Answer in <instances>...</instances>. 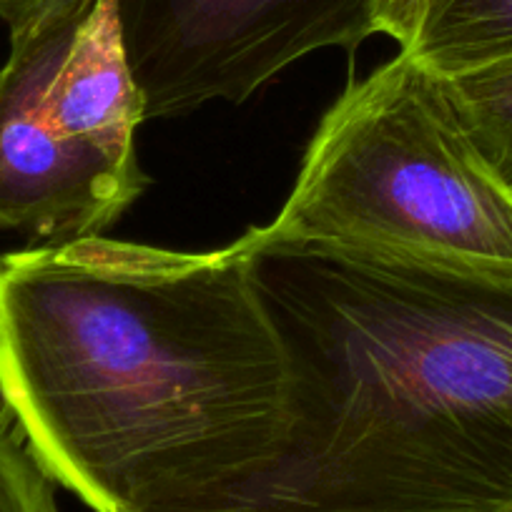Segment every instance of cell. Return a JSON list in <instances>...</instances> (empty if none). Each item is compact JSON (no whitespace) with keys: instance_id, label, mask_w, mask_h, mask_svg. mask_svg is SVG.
<instances>
[{"instance_id":"5","label":"cell","mask_w":512,"mask_h":512,"mask_svg":"<svg viewBox=\"0 0 512 512\" xmlns=\"http://www.w3.org/2000/svg\"><path fill=\"white\" fill-rule=\"evenodd\" d=\"M146 118L241 103L322 48L379 33V0H116Z\"/></svg>"},{"instance_id":"1","label":"cell","mask_w":512,"mask_h":512,"mask_svg":"<svg viewBox=\"0 0 512 512\" xmlns=\"http://www.w3.org/2000/svg\"><path fill=\"white\" fill-rule=\"evenodd\" d=\"M0 410L93 512H259L289 374L241 239L0 256Z\"/></svg>"},{"instance_id":"4","label":"cell","mask_w":512,"mask_h":512,"mask_svg":"<svg viewBox=\"0 0 512 512\" xmlns=\"http://www.w3.org/2000/svg\"><path fill=\"white\" fill-rule=\"evenodd\" d=\"M141 121L116 0L11 38L0 66V229L48 244L111 229L149 186Z\"/></svg>"},{"instance_id":"9","label":"cell","mask_w":512,"mask_h":512,"mask_svg":"<svg viewBox=\"0 0 512 512\" xmlns=\"http://www.w3.org/2000/svg\"><path fill=\"white\" fill-rule=\"evenodd\" d=\"M93 6L96 0H0V21L16 38L81 18Z\"/></svg>"},{"instance_id":"7","label":"cell","mask_w":512,"mask_h":512,"mask_svg":"<svg viewBox=\"0 0 512 512\" xmlns=\"http://www.w3.org/2000/svg\"><path fill=\"white\" fill-rule=\"evenodd\" d=\"M445 83L480 154L512 189V56L445 78Z\"/></svg>"},{"instance_id":"8","label":"cell","mask_w":512,"mask_h":512,"mask_svg":"<svg viewBox=\"0 0 512 512\" xmlns=\"http://www.w3.org/2000/svg\"><path fill=\"white\" fill-rule=\"evenodd\" d=\"M0 512H61L56 482L0 410Z\"/></svg>"},{"instance_id":"6","label":"cell","mask_w":512,"mask_h":512,"mask_svg":"<svg viewBox=\"0 0 512 512\" xmlns=\"http://www.w3.org/2000/svg\"><path fill=\"white\" fill-rule=\"evenodd\" d=\"M405 51L445 78L512 56V0H425Z\"/></svg>"},{"instance_id":"2","label":"cell","mask_w":512,"mask_h":512,"mask_svg":"<svg viewBox=\"0 0 512 512\" xmlns=\"http://www.w3.org/2000/svg\"><path fill=\"white\" fill-rule=\"evenodd\" d=\"M289 374L259 512L512 505V264L239 236Z\"/></svg>"},{"instance_id":"11","label":"cell","mask_w":512,"mask_h":512,"mask_svg":"<svg viewBox=\"0 0 512 512\" xmlns=\"http://www.w3.org/2000/svg\"><path fill=\"white\" fill-rule=\"evenodd\" d=\"M502 512H512V505H507V507H505V510H502Z\"/></svg>"},{"instance_id":"3","label":"cell","mask_w":512,"mask_h":512,"mask_svg":"<svg viewBox=\"0 0 512 512\" xmlns=\"http://www.w3.org/2000/svg\"><path fill=\"white\" fill-rule=\"evenodd\" d=\"M274 234L512 264V189L440 73L400 48L324 113Z\"/></svg>"},{"instance_id":"10","label":"cell","mask_w":512,"mask_h":512,"mask_svg":"<svg viewBox=\"0 0 512 512\" xmlns=\"http://www.w3.org/2000/svg\"><path fill=\"white\" fill-rule=\"evenodd\" d=\"M422 3L425 0H379V33L395 38L400 48H405L410 43L412 33H415Z\"/></svg>"}]
</instances>
